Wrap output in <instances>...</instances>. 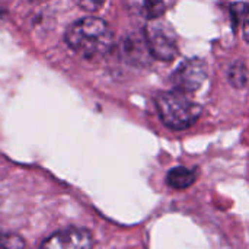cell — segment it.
Wrapping results in <instances>:
<instances>
[{
    "mask_svg": "<svg viewBox=\"0 0 249 249\" xmlns=\"http://www.w3.org/2000/svg\"><path fill=\"white\" fill-rule=\"evenodd\" d=\"M67 45L85 58H96L112 47V32L105 20L86 16L71 23L66 32Z\"/></svg>",
    "mask_w": 249,
    "mask_h": 249,
    "instance_id": "1",
    "label": "cell"
},
{
    "mask_svg": "<svg viewBox=\"0 0 249 249\" xmlns=\"http://www.w3.org/2000/svg\"><path fill=\"white\" fill-rule=\"evenodd\" d=\"M156 108L162 123L172 130H185L201 115V107L179 90L160 93L156 98Z\"/></svg>",
    "mask_w": 249,
    "mask_h": 249,
    "instance_id": "2",
    "label": "cell"
},
{
    "mask_svg": "<svg viewBox=\"0 0 249 249\" xmlns=\"http://www.w3.org/2000/svg\"><path fill=\"white\" fill-rule=\"evenodd\" d=\"M144 42L150 54L160 61H172L179 53L178 36L174 28L160 20V18L149 20L144 28Z\"/></svg>",
    "mask_w": 249,
    "mask_h": 249,
    "instance_id": "3",
    "label": "cell"
},
{
    "mask_svg": "<svg viewBox=\"0 0 249 249\" xmlns=\"http://www.w3.org/2000/svg\"><path fill=\"white\" fill-rule=\"evenodd\" d=\"M209 74L207 63L203 58H188L179 64L172 76L174 86L182 93H193L198 90Z\"/></svg>",
    "mask_w": 249,
    "mask_h": 249,
    "instance_id": "4",
    "label": "cell"
},
{
    "mask_svg": "<svg viewBox=\"0 0 249 249\" xmlns=\"http://www.w3.org/2000/svg\"><path fill=\"white\" fill-rule=\"evenodd\" d=\"M39 249H92V235L82 228H66L48 236Z\"/></svg>",
    "mask_w": 249,
    "mask_h": 249,
    "instance_id": "5",
    "label": "cell"
},
{
    "mask_svg": "<svg viewBox=\"0 0 249 249\" xmlns=\"http://www.w3.org/2000/svg\"><path fill=\"white\" fill-rule=\"evenodd\" d=\"M127 9L147 20L160 18L165 12L163 0H124Z\"/></svg>",
    "mask_w": 249,
    "mask_h": 249,
    "instance_id": "6",
    "label": "cell"
},
{
    "mask_svg": "<svg viewBox=\"0 0 249 249\" xmlns=\"http://www.w3.org/2000/svg\"><path fill=\"white\" fill-rule=\"evenodd\" d=\"M196 178H197V172L194 169H190L185 166H177L169 171L166 177V182L169 184V187L175 190H184L193 185Z\"/></svg>",
    "mask_w": 249,
    "mask_h": 249,
    "instance_id": "7",
    "label": "cell"
},
{
    "mask_svg": "<svg viewBox=\"0 0 249 249\" xmlns=\"http://www.w3.org/2000/svg\"><path fill=\"white\" fill-rule=\"evenodd\" d=\"M229 79H231V83L235 86V88H244L248 82V71H247V67L241 63L235 64L231 71H229Z\"/></svg>",
    "mask_w": 249,
    "mask_h": 249,
    "instance_id": "8",
    "label": "cell"
},
{
    "mask_svg": "<svg viewBox=\"0 0 249 249\" xmlns=\"http://www.w3.org/2000/svg\"><path fill=\"white\" fill-rule=\"evenodd\" d=\"M0 249H25V241L16 233H6L0 236Z\"/></svg>",
    "mask_w": 249,
    "mask_h": 249,
    "instance_id": "9",
    "label": "cell"
},
{
    "mask_svg": "<svg viewBox=\"0 0 249 249\" xmlns=\"http://www.w3.org/2000/svg\"><path fill=\"white\" fill-rule=\"evenodd\" d=\"M74 1L80 9L86 12H95L105 3V0H74Z\"/></svg>",
    "mask_w": 249,
    "mask_h": 249,
    "instance_id": "10",
    "label": "cell"
},
{
    "mask_svg": "<svg viewBox=\"0 0 249 249\" xmlns=\"http://www.w3.org/2000/svg\"><path fill=\"white\" fill-rule=\"evenodd\" d=\"M244 35H245L247 41H249V9L248 12H247L245 20H244Z\"/></svg>",
    "mask_w": 249,
    "mask_h": 249,
    "instance_id": "11",
    "label": "cell"
}]
</instances>
